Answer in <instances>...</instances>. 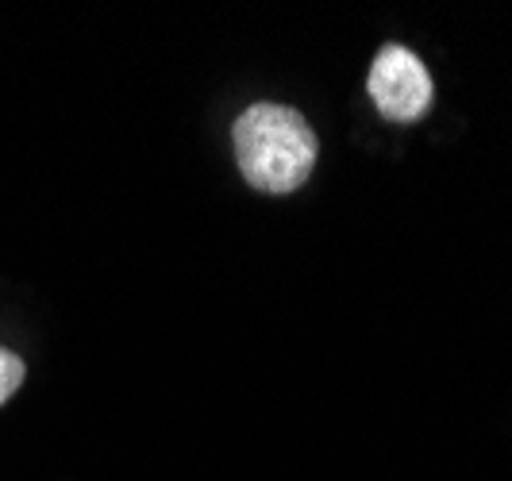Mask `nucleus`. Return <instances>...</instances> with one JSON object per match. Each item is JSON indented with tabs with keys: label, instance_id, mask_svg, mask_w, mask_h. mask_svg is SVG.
<instances>
[{
	"label": "nucleus",
	"instance_id": "nucleus-1",
	"mask_svg": "<svg viewBox=\"0 0 512 481\" xmlns=\"http://www.w3.org/2000/svg\"><path fill=\"white\" fill-rule=\"evenodd\" d=\"M231 147L235 162L247 185H255L258 193L282 197L301 189L316 166V131L308 120L289 108V104L258 101L251 104L235 127H231Z\"/></svg>",
	"mask_w": 512,
	"mask_h": 481
},
{
	"label": "nucleus",
	"instance_id": "nucleus-2",
	"mask_svg": "<svg viewBox=\"0 0 512 481\" xmlns=\"http://www.w3.org/2000/svg\"><path fill=\"white\" fill-rule=\"evenodd\" d=\"M366 89L385 120H397V124H412L432 108V74L401 43H385L378 51L370 77H366Z\"/></svg>",
	"mask_w": 512,
	"mask_h": 481
},
{
	"label": "nucleus",
	"instance_id": "nucleus-3",
	"mask_svg": "<svg viewBox=\"0 0 512 481\" xmlns=\"http://www.w3.org/2000/svg\"><path fill=\"white\" fill-rule=\"evenodd\" d=\"M24 358L16 355V351H8V347H0V405L24 385Z\"/></svg>",
	"mask_w": 512,
	"mask_h": 481
}]
</instances>
